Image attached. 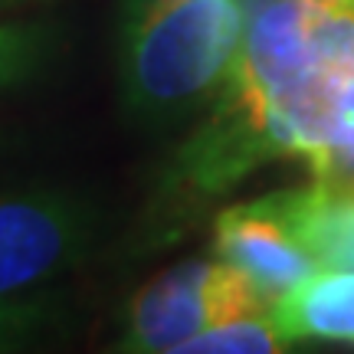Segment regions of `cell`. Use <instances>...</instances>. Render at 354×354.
Here are the masks:
<instances>
[{
	"label": "cell",
	"instance_id": "obj_8",
	"mask_svg": "<svg viewBox=\"0 0 354 354\" xmlns=\"http://www.w3.org/2000/svg\"><path fill=\"white\" fill-rule=\"evenodd\" d=\"M289 348V338L279 331L272 312H253V315L233 318L227 325L197 335L187 342L180 351L187 354H266V351H282Z\"/></svg>",
	"mask_w": 354,
	"mask_h": 354
},
{
	"label": "cell",
	"instance_id": "obj_9",
	"mask_svg": "<svg viewBox=\"0 0 354 354\" xmlns=\"http://www.w3.org/2000/svg\"><path fill=\"white\" fill-rule=\"evenodd\" d=\"M46 322V312L39 302H17V299H0V351L24 348L39 335Z\"/></svg>",
	"mask_w": 354,
	"mask_h": 354
},
{
	"label": "cell",
	"instance_id": "obj_11",
	"mask_svg": "<svg viewBox=\"0 0 354 354\" xmlns=\"http://www.w3.org/2000/svg\"><path fill=\"white\" fill-rule=\"evenodd\" d=\"M30 3H43V0H0V13L20 10V7H30Z\"/></svg>",
	"mask_w": 354,
	"mask_h": 354
},
{
	"label": "cell",
	"instance_id": "obj_7",
	"mask_svg": "<svg viewBox=\"0 0 354 354\" xmlns=\"http://www.w3.org/2000/svg\"><path fill=\"white\" fill-rule=\"evenodd\" d=\"M56 50V30L43 20H0V88L43 69Z\"/></svg>",
	"mask_w": 354,
	"mask_h": 354
},
{
	"label": "cell",
	"instance_id": "obj_5",
	"mask_svg": "<svg viewBox=\"0 0 354 354\" xmlns=\"http://www.w3.org/2000/svg\"><path fill=\"white\" fill-rule=\"evenodd\" d=\"M269 312L289 342H354V269L312 272Z\"/></svg>",
	"mask_w": 354,
	"mask_h": 354
},
{
	"label": "cell",
	"instance_id": "obj_4",
	"mask_svg": "<svg viewBox=\"0 0 354 354\" xmlns=\"http://www.w3.org/2000/svg\"><path fill=\"white\" fill-rule=\"evenodd\" d=\"M214 250L216 259L250 279L269 308L322 266L289 223L276 194L227 207L214 223Z\"/></svg>",
	"mask_w": 354,
	"mask_h": 354
},
{
	"label": "cell",
	"instance_id": "obj_10",
	"mask_svg": "<svg viewBox=\"0 0 354 354\" xmlns=\"http://www.w3.org/2000/svg\"><path fill=\"white\" fill-rule=\"evenodd\" d=\"M312 7H325V10H344V13H354V0H305Z\"/></svg>",
	"mask_w": 354,
	"mask_h": 354
},
{
	"label": "cell",
	"instance_id": "obj_2",
	"mask_svg": "<svg viewBox=\"0 0 354 354\" xmlns=\"http://www.w3.org/2000/svg\"><path fill=\"white\" fill-rule=\"evenodd\" d=\"M269 305L223 259L180 263L154 276L128 305V351H180L197 335Z\"/></svg>",
	"mask_w": 354,
	"mask_h": 354
},
{
	"label": "cell",
	"instance_id": "obj_6",
	"mask_svg": "<svg viewBox=\"0 0 354 354\" xmlns=\"http://www.w3.org/2000/svg\"><path fill=\"white\" fill-rule=\"evenodd\" d=\"M295 233L328 269H354V190L312 187L276 194Z\"/></svg>",
	"mask_w": 354,
	"mask_h": 354
},
{
	"label": "cell",
	"instance_id": "obj_3",
	"mask_svg": "<svg viewBox=\"0 0 354 354\" xmlns=\"http://www.w3.org/2000/svg\"><path fill=\"white\" fill-rule=\"evenodd\" d=\"M88 233V210L66 194H0V299L76 263Z\"/></svg>",
	"mask_w": 354,
	"mask_h": 354
},
{
	"label": "cell",
	"instance_id": "obj_1",
	"mask_svg": "<svg viewBox=\"0 0 354 354\" xmlns=\"http://www.w3.org/2000/svg\"><path fill=\"white\" fill-rule=\"evenodd\" d=\"M243 43L240 0H131L122 82L145 118H177L223 92Z\"/></svg>",
	"mask_w": 354,
	"mask_h": 354
}]
</instances>
